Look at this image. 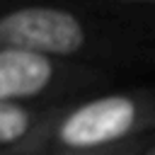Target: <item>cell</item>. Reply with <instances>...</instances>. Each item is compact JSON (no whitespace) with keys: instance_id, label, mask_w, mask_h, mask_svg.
<instances>
[{"instance_id":"obj_3","label":"cell","mask_w":155,"mask_h":155,"mask_svg":"<svg viewBox=\"0 0 155 155\" xmlns=\"http://www.w3.org/2000/svg\"><path fill=\"white\" fill-rule=\"evenodd\" d=\"M97 82L99 73L87 65L15 48H0V102L58 104L51 99Z\"/></svg>"},{"instance_id":"obj_6","label":"cell","mask_w":155,"mask_h":155,"mask_svg":"<svg viewBox=\"0 0 155 155\" xmlns=\"http://www.w3.org/2000/svg\"><path fill=\"white\" fill-rule=\"evenodd\" d=\"M143 155H155V138L150 140V145L145 148V153H143Z\"/></svg>"},{"instance_id":"obj_5","label":"cell","mask_w":155,"mask_h":155,"mask_svg":"<svg viewBox=\"0 0 155 155\" xmlns=\"http://www.w3.org/2000/svg\"><path fill=\"white\" fill-rule=\"evenodd\" d=\"M155 138V136H153ZM153 138H143V140H133L128 145H121V148H114V150H102V153H70V155H143L145 148L150 145Z\"/></svg>"},{"instance_id":"obj_4","label":"cell","mask_w":155,"mask_h":155,"mask_svg":"<svg viewBox=\"0 0 155 155\" xmlns=\"http://www.w3.org/2000/svg\"><path fill=\"white\" fill-rule=\"evenodd\" d=\"M61 104L0 102V155H22Z\"/></svg>"},{"instance_id":"obj_1","label":"cell","mask_w":155,"mask_h":155,"mask_svg":"<svg viewBox=\"0 0 155 155\" xmlns=\"http://www.w3.org/2000/svg\"><path fill=\"white\" fill-rule=\"evenodd\" d=\"M153 136L155 92H104L56 107L22 155L102 153Z\"/></svg>"},{"instance_id":"obj_2","label":"cell","mask_w":155,"mask_h":155,"mask_svg":"<svg viewBox=\"0 0 155 155\" xmlns=\"http://www.w3.org/2000/svg\"><path fill=\"white\" fill-rule=\"evenodd\" d=\"M94 41L87 19L63 5L31 2L0 12V48L78 63Z\"/></svg>"}]
</instances>
